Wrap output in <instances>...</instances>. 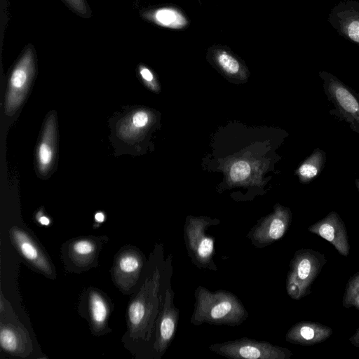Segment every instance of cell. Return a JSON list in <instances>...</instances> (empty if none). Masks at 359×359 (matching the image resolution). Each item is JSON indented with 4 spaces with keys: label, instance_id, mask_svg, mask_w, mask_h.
Listing matches in <instances>:
<instances>
[{
    "label": "cell",
    "instance_id": "cell-12",
    "mask_svg": "<svg viewBox=\"0 0 359 359\" xmlns=\"http://www.w3.org/2000/svg\"><path fill=\"white\" fill-rule=\"evenodd\" d=\"M56 127L53 116L44 126L36 151V165L40 175L46 176L52 169L56 154Z\"/></svg>",
    "mask_w": 359,
    "mask_h": 359
},
{
    "label": "cell",
    "instance_id": "cell-23",
    "mask_svg": "<svg viewBox=\"0 0 359 359\" xmlns=\"http://www.w3.org/2000/svg\"><path fill=\"white\" fill-rule=\"evenodd\" d=\"M71 11L81 18H89L92 15L91 9L86 0H62Z\"/></svg>",
    "mask_w": 359,
    "mask_h": 359
},
{
    "label": "cell",
    "instance_id": "cell-24",
    "mask_svg": "<svg viewBox=\"0 0 359 359\" xmlns=\"http://www.w3.org/2000/svg\"><path fill=\"white\" fill-rule=\"evenodd\" d=\"M1 347L7 351H14L18 346V339L15 332L6 327L1 328L0 332Z\"/></svg>",
    "mask_w": 359,
    "mask_h": 359
},
{
    "label": "cell",
    "instance_id": "cell-4",
    "mask_svg": "<svg viewBox=\"0 0 359 359\" xmlns=\"http://www.w3.org/2000/svg\"><path fill=\"white\" fill-rule=\"evenodd\" d=\"M36 67L34 47L29 44L15 62L9 76L5 103L7 114L13 115L22 104L34 78Z\"/></svg>",
    "mask_w": 359,
    "mask_h": 359
},
{
    "label": "cell",
    "instance_id": "cell-18",
    "mask_svg": "<svg viewBox=\"0 0 359 359\" xmlns=\"http://www.w3.org/2000/svg\"><path fill=\"white\" fill-rule=\"evenodd\" d=\"M152 305L149 303V298L146 297L137 299L131 303L128 309L130 324L134 327L142 325L151 310Z\"/></svg>",
    "mask_w": 359,
    "mask_h": 359
},
{
    "label": "cell",
    "instance_id": "cell-29",
    "mask_svg": "<svg viewBox=\"0 0 359 359\" xmlns=\"http://www.w3.org/2000/svg\"><path fill=\"white\" fill-rule=\"evenodd\" d=\"M355 184H356V187H357L358 190L359 191V179H356L355 180Z\"/></svg>",
    "mask_w": 359,
    "mask_h": 359
},
{
    "label": "cell",
    "instance_id": "cell-16",
    "mask_svg": "<svg viewBox=\"0 0 359 359\" xmlns=\"http://www.w3.org/2000/svg\"><path fill=\"white\" fill-rule=\"evenodd\" d=\"M325 161V153L318 149H316L299 167L297 174L300 180L306 183L316 178L320 173Z\"/></svg>",
    "mask_w": 359,
    "mask_h": 359
},
{
    "label": "cell",
    "instance_id": "cell-14",
    "mask_svg": "<svg viewBox=\"0 0 359 359\" xmlns=\"http://www.w3.org/2000/svg\"><path fill=\"white\" fill-rule=\"evenodd\" d=\"M208 58L222 72L230 76L245 74V68L239 59L226 46L215 44L209 47Z\"/></svg>",
    "mask_w": 359,
    "mask_h": 359
},
{
    "label": "cell",
    "instance_id": "cell-8",
    "mask_svg": "<svg viewBox=\"0 0 359 359\" xmlns=\"http://www.w3.org/2000/svg\"><path fill=\"white\" fill-rule=\"evenodd\" d=\"M327 21L337 33L359 46V2L340 1L330 11Z\"/></svg>",
    "mask_w": 359,
    "mask_h": 359
},
{
    "label": "cell",
    "instance_id": "cell-3",
    "mask_svg": "<svg viewBox=\"0 0 359 359\" xmlns=\"http://www.w3.org/2000/svg\"><path fill=\"white\" fill-rule=\"evenodd\" d=\"M216 220L205 217H188L184 226V240L191 262L201 269L217 271L213 260L214 240L206 233L208 226Z\"/></svg>",
    "mask_w": 359,
    "mask_h": 359
},
{
    "label": "cell",
    "instance_id": "cell-10",
    "mask_svg": "<svg viewBox=\"0 0 359 359\" xmlns=\"http://www.w3.org/2000/svg\"><path fill=\"white\" fill-rule=\"evenodd\" d=\"M141 16L151 23L170 29H184L190 25L187 15L175 5L147 8L142 11Z\"/></svg>",
    "mask_w": 359,
    "mask_h": 359
},
{
    "label": "cell",
    "instance_id": "cell-25",
    "mask_svg": "<svg viewBox=\"0 0 359 359\" xmlns=\"http://www.w3.org/2000/svg\"><path fill=\"white\" fill-rule=\"evenodd\" d=\"M138 72L141 78L147 83H152L154 81V76L152 72L146 66L140 65L138 67Z\"/></svg>",
    "mask_w": 359,
    "mask_h": 359
},
{
    "label": "cell",
    "instance_id": "cell-20",
    "mask_svg": "<svg viewBox=\"0 0 359 359\" xmlns=\"http://www.w3.org/2000/svg\"><path fill=\"white\" fill-rule=\"evenodd\" d=\"M344 307H354L359 309V272L354 274L348 280L343 296Z\"/></svg>",
    "mask_w": 359,
    "mask_h": 359
},
{
    "label": "cell",
    "instance_id": "cell-19",
    "mask_svg": "<svg viewBox=\"0 0 359 359\" xmlns=\"http://www.w3.org/2000/svg\"><path fill=\"white\" fill-rule=\"evenodd\" d=\"M90 314L94 325L97 327L103 325L109 313L108 306L105 299L97 293H93L90 298Z\"/></svg>",
    "mask_w": 359,
    "mask_h": 359
},
{
    "label": "cell",
    "instance_id": "cell-6",
    "mask_svg": "<svg viewBox=\"0 0 359 359\" xmlns=\"http://www.w3.org/2000/svg\"><path fill=\"white\" fill-rule=\"evenodd\" d=\"M328 99L337 114L347 121L359 135V99L355 93L333 74L325 71L319 73Z\"/></svg>",
    "mask_w": 359,
    "mask_h": 359
},
{
    "label": "cell",
    "instance_id": "cell-17",
    "mask_svg": "<svg viewBox=\"0 0 359 359\" xmlns=\"http://www.w3.org/2000/svg\"><path fill=\"white\" fill-rule=\"evenodd\" d=\"M142 261L140 255L135 252H128L122 255L117 264L118 275L124 279L135 278L138 275Z\"/></svg>",
    "mask_w": 359,
    "mask_h": 359
},
{
    "label": "cell",
    "instance_id": "cell-13",
    "mask_svg": "<svg viewBox=\"0 0 359 359\" xmlns=\"http://www.w3.org/2000/svg\"><path fill=\"white\" fill-rule=\"evenodd\" d=\"M178 319L179 311L173 304V292L172 290H167L156 341L160 352H164L171 344L177 330Z\"/></svg>",
    "mask_w": 359,
    "mask_h": 359
},
{
    "label": "cell",
    "instance_id": "cell-28",
    "mask_svg": "<svg viewBox=\"0 0 359 359\" xmlns=\"http://www.w3.org/2000/svg\"><path fill=\"white\" fill-rule=\"evenodd\" d=\"M95 219L97 222H102L104 220V215L102 212H99L95 215Z\"/></svg>",
    "mask_w": 359,
    "mask_h": 359
},
{
    "label": "cell",
    "instance_id": "cell-22",
    "mask_svg": "<svg viewBox=\"0 0 359 359\" xmlns=\"http://www.w3.org/2000/svg\"><path fill=\"white\" fill-rule=\"evenodd\" d=\"M250 173V166L245 161L234 163L230 170V177L233 182H241L245 180Z\"/></svg>",
    "mask_w": 359,
    "mask_h": 359
},
{
    "label": "cell",
    "instance_id": "cell-15",
    "mask_svg": "<svg viewBox=\"0 0 359 359\" xmlns=\"http://www.w3.org/2000/svg\"><path fill=\"white\" fill-rule=\"evenodd\" d=\"M13 238L22 255L37 268L46 272L49 270V265L41 252L39 248L32 239L23 231H13Z\"/></svg>",
    "mask_w": 359,
    "mask_h": 359
},
{
    "label": "cell",
    "instance_id": "cell-11",
    "mask_svg": "<svg viewBox=\"0 0 359 359\" xmlns=\"http://www.w3.org/2000/svg\"><path fill=\"white\" fill-rule=\"evenodd\" d=\"M332 330L328 326L320 323L302 321L294 325L287 332V341L299 344L310 346L323 342L332 334Z\"/></svg>",
    "mask_w": 359,
    "mask_h": 359
},
{
    "label": "cell",
    "instance_id": "cell-9",
    "mask_svg": "<svg viewBox=\"0 0 359 359\" xmlns=\"http://www.w3.org/2000/svg\"><path fill=\"white\" fill-rule=\"evenodd\" d=\"M308 230L330 242L343 256L349 254L348 235L344 222L335 212L312 224Z\"/></svg>",
    "mask_w": 359,
    "mask_h": 359
},
{
    "label": "cell",
    "instance_id": "cell-26",
    "mask_svg": "<svg viewBox=\"0 0 359 359\" xmlns=\"http://www.w3.org/2000/svg\"><path fill=\"white\" fill-rule=\"evenodd\" d=\"M349 341L353 346L359 348V328L350 337Z\"/></svg>",
    "mask_w": 359,
    "mask_h": 359
},
{
    "label": "cell",
    "instance_id": "cell-27",
    "mask_svg": "<svg viewBox=\"0 0 359 359\" xmlns=\"http://www.w3.org/2000/svg\"><path fill=\"white\" fill-rule=\"evenodd\" d=\"M39 222L41 224L47 226L50 224V219L46 216H41L39 218Z\"/></svg>",
    "mask_w": 359,
    "mask_h": 359
},
{
    "label": "cell",
    "instance_id": "cell-21",
    "mask_svg": "<svg viewBox=\"0 0 359 359\" xmlns=\"http://www.w3.org/2000/svg\"><path fill=\"white\" fill-rule=\"evenodd\" d=\"M95 243L90 239H82L75 241L72 246L71 252L73 257L77 261L88 260L95 253Z\"/></svg>",
    "mask_w": 359,
    "mask_h": 359
},
{
    "label": "cell",
    "instance_id": "cell-5",
    "mask_svg": "<svg viewBox=\"0 0 359 359\" xmlns=\"http://www.w3.org/2000/svg\"><path fill=\"white\" fill-rule=\"evenodd\" d=\"M209 348L222 356L233 359H290L292 352L266 341L241 337L211 344Z\"/></svg>",
    "mask_w": 359,
    "mask_h": 359
},
{
    "label": "cell",
    "instance_id": "cell-2",
    "mask_svg": "<svg viewBox=\"0 0 359 359\" xmlns=\"http://www.w3.org/2000/svg\"><path fill=\"white\" fill-rule=\"evenodd\" d=\"M325 263V255L319 252L308 248L297 250L290 261L287 275L288 296L295 300L306 296Z\"/></svg>",
    "mask_w": 359,
    "mask_h": 359
},
{
    "label": "cell",
    "instance_id": "cell-1",
    "mask_svg": "<svg viewBox=\"0 0 359 359\" xmlns=\"http://www.w3.org/2000/svg\"><path fill=\"white\" fill-rule=\"evenodd\" d=\"M195 302L190 323L216 325L238 326L248 317V312L239 298L229 291H210L198 286L194 292Z\"/></svg>",
    "mask_w": 359,
    "mask_h": 359
},
{
    "label": "cell",
    "instance_id": "cell-7",
    "mask_svg": "<svg viewBox=\"0 0 359 359\" xmlns=\"http://www.w3.org/2000/svg\"><path fill=\"white\" fill-rule=\"evenodd\" d=\"M291 222V212L282 206L275 208L273 213L262 218L250 229L247 237L256 248L266 247L282 238Z\"/></svg>",
    "mask_w": 359,
    "mask_h": 359
}]
</instances>
